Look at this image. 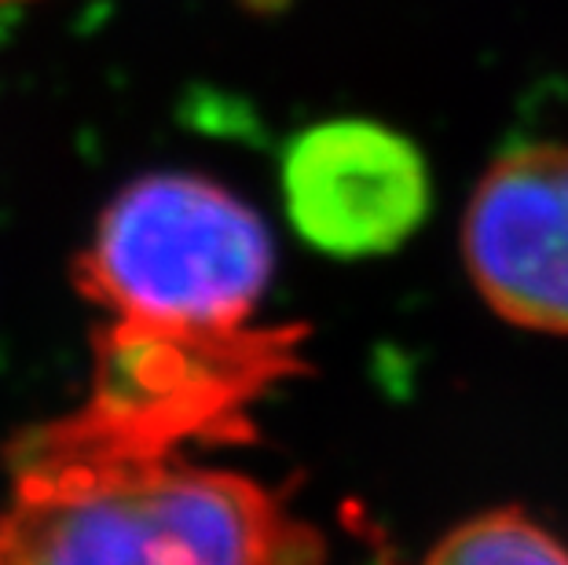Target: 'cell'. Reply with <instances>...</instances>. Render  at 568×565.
<instances>
[{
    "instance_id": "2",
    "label": "cell",
    "mask_w": 568,
    "mask_h": 565,
    "mask_svg": "<svg viewBox=\"0 0 568 565\" xmlns=\"http://www.w3.org/2000/svg\"><path fill=\"white\" fill-rule=\"evenodd\" d=\"M316 536L239 471L48 430L16 452L0 565H316Z\"/></svg>"
},
{
    "instance_id": "1",
    "label": "cell",
    "mask_w": 568,
    "mask_h": 565,
    "mask_svg": "<svg viewBox=\"0 0 568 565\" xmlns=\"http://www.w3.org/2000/svg\"><path fill=\"white\" fill-rule=\"evenodd\" d=\"M275 272L268 224L202 173H151L106 202L78 291L106 316L92 396L59 434L184 452L227 437L283 379L294 339L261 323Z\"/></svg>"
},
{
    "instance_id": "4",
    "label": "cell",
    "mask_w": 568,
    "mask_h": 565,
    "mask_svg": "<svg viewBox=\"0 0 568 565\" xmlns=\"http://www.w3.org/2000/svg\"><path fill=\"white\" fill-rule=\"evenodd\" d=\"M463 264L495 316L568 334V143H517L488 165L466 202Z\"/></svg>"
},
{
    "instance_id": "5",
    "label": "cell",
    "mask_w": 568,
    "mask_h": 565,
    "mask_svg": "<svg viewBox=\"0 0 568 565\" xmlns=\"http://www.w3.org/2000/svg\"><path fill=\"white\" fill-rule=\"evenodd\" d=\"M426 565H568V547L521 511H485L444 533Z\"/></svg>"
},
{
    "instance_id": "3",
    "label": "cell",
    "mask_w": 568,
    "mask_h": 565,
    "mask_svg": "<svg viewBox=\"0 0 568 565\" xmlns=\"http://www.w3.org/2000/svg\"><path fill=\"white\" fill-rule=\"evenodd\" d=\"M280 184L294 232L345 261L404 246L433 206L426 154L374 118H331L297 132Z\"/></svg>"
}]
</instances>
